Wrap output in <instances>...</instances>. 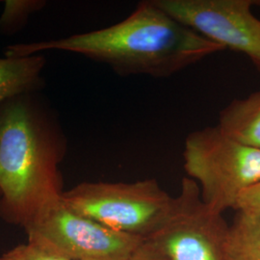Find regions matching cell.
I'll return each mask as SVG.
<instances>
[{
  "label": "cell",
  "mask_w": 260,
  "mask_h": 260,
  "mask_svg": "<svg viewBox=\"0 0 260 260\" xmlns=\"http://www.w3.org/2000/svg\"><path fill=\"white\" fill-rule=\"evenodd\" d=\"M229 229L223 213L205 205L198 184L186 177L164 223L147 240L170 260H223Z\"/></svg>",
  "instance_id": "obj_6"
},
{
  "label": "cell",
  "mask_w": 260,
  "mask_h": 260,
  "mask_svg": "<svg viewBox=\"0 0 260 260\" xmlns=\"http://www.w3.org/2000/svg\"><path fill=\"white\" fill-rule=\"evenodd\" d=\"M0 260H6V259H5V258H4V257H3V256H2V255H1V256H0Z\"/></svg>",
  "instance_id": "obj_15"
},
{
  "label": "cell",
  "mask_w": 260,
  "mask_h": 260,
  "mask_svg": "<svg viewBox=\"0 0 260 260\" xmlns=\"http://www.w3.org/2000/svg\"><path fill=\"white\" fill-rule=\"evenodd\" d=\"M62 200L77 213L147 240L164 223L174 197L149 178L129 183L82 182L64 191Z\"/></svg>",
  "instance_id": "obj_4"
},
{
  "label": "cell",
  "mask_w": 260,
  "mask_h": 260,
  "mask_svg": "<svg viewBox=\"0 0 260 260\" xmlns=\"http://www.w3.org/2000/svg\"><path fill=\"white\" fill-rule=\"evenodd\" d=\"M23 229L27 242L70 260H128L145 242L75 212L62 197Z\"/></svg>",
  "instance_id": "obj_5"
},
{
  "label": "cell",
  "mask_w": 260,
  "mask_h": 260,
  "mask_svg": "<svg viewBox=\"0 0 260 260\" xmlns=\"http://www.w3.org/2000/svg\"><path fill=\"white\" fill-rule=\"evenodd\" d=\"M234 210L244 213L260 212V182L239 196Z\"/></svg>",
  "instance_id": "obj_13"
},
{
  "label": "cell",
  "mask_w": 260,
  "mask_h": 260,
  "mask_svg": "<svg viewBox=\"0 0 260 260\" xmlns=\"http://www.w3.org/2000/svg\"><path fill=\"white\" fill-rule=\"evenodd\" d=\"M46 58L41 54L0 58V105L10 99L37 93L44 86Z\"/></svg>",
  "instance_id": "obj_8"
},
{
  "label": "cell",
  "mask_w": 260,
  "mask_h": 260,
  "mask_svg": "<svg viewBox=\"0 0 260 260\" xmlns=\"http://www.w3.org/2000/svg\"><path fill=\"white\" fill-rule=\"evenodd\" d=\"M47 6L45 0H6L0 15V33L11 35L27 23L31 15Z\"/></svg>",
  "instance_id": "obj_11"
},
{
  "label": "cell",
  "mask_w": 260,
  "mask_h": 260,
  "mask_svg": "<svg viewBox=\"0 0 260 260\" xmlns=\"http://www.w3.org/2000/svg\"><path fill=\"white\" fill-rule=\"evenodd\" d=\"M183 168L202 200L217 212L234 209L242 193L260 182V149L225 135L218 125L186 137Z\"/></svg>",
  "instance_id": "obj_3"
},
{
  "label": "cell",
  "mask_w": 260,
  "mask_h": 260,
  "mask_svg": "<svg viewBox=\"0 0 260 260\" xmlns=\"http://www.w3.org/2000/svg\"><path fill=\"white\" fill-rule=\"evenodd\" d=\"M171 17L205 39L247 56L260 73V19L251 0H153Z\"/></svg>",
  "instance_id": "obj_7"
},
{
  "label": "cell",
  "mask_w": 260,
  "mask_h": 260,
  "mask_svg": "<svg viewBox=\"0 0 260 260\" xmlns=\"http://www.w3.org/2000/svg\"><path fill=\"white\" fill-rule=\"evenodd\" d=\"M217 125L232 139L260 149V91L233 100L220 112Z\"/></svg>",
  "instance_id": "obj_9"
},
{
  "label": "cell",
  "mask_w": 260,
  "mask_h": 260,
  "mask_svg": "<svg viewBox=\"0 0 260 260\" xmlns=\"http://www.w3.org/2000/svg\"><path fill=\"white\" fill-rule=\"evenodd\" d=\"M37 93L0 105V218L24 226L64 193L65 133Z\"/></svg>",
  "instance_id": "obj_2"
},
{
  "label": "cell",
  "mask_w": 260,
  "mask_h": 260,
  "mask_svg": "<svg viewBox=\"0 0 260 260\" xmlns=\"http://www.w3.org/2000/svg\"><path fill=\"white\" fill-rule=\"evenodd\" d=\"M60 50L111 67L118 75L168 77L224 50L158 7L142 1L120 22L70 37L8 46L5 56Z\"/></svg>",
  "instance_id": "obj_1"
},
{
  "label": "cell",
  "mask_w": 260,
  "mask_h": 260,
  "mask_svg": "<svg viewBox=\"0 0 260 260\" xmlns=\"http://www.w3.org/2000/svg\"><path fill=\"white\" fill-rule=\"evenodd\" d=\"M128 260H170L167 255L160 251L157 247L149 241L145 242L140 246Z\"/></svg>",
  "instance_id": "obj_14"
},
{
  "label": "cell",
  "mask_w": 260,
  "mask_h": 260,
  "mask_svg": "<svg viewBox=\"0 0 260 260\" xmlns=\"http://www.w3.org/2000/svg\"><path fill=\"white\" fill-rule=\"evenodd\" d=\"M2 256L6 260H70L53 252L43 250L29 242L14 247L4 252Z\"/></svg>",
  "instance_id": "obj_12"
},
{
  "label": "cell",
  "mask_w": 260,
  "mask_h": 260,
  "mask_svg": "<svg viewBox=\"0 0 260 260\" xmlns=\"http://www.w3.org/2000/svg\"><path fill=\"white\" fill-rule=\"evenodd\" d=\"M223 260H260V212H237L230 224Z\"/></svg>",
  "instance_id": "obj_10"
}]
</instances>
